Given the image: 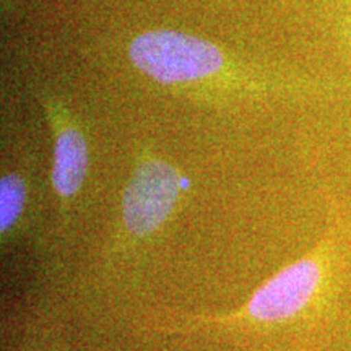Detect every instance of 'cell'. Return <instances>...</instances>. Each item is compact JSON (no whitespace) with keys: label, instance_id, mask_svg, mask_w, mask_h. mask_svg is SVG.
I'll use <instances>...</instances> for the list:
<instances>
[{"label":"cell","instance_id":"obj_2","mask_svg":"<svg viewBox=\"0 0 351 351\" xmlns=\"http://www.w3.org/2000/svg\"><path fill=\"white\" fill-rule=\"evenodd\" d=\"M179 195V178L173 166L147 161L132 176L124 192L122 212L134 234H150L163 225Z\"/></svg>","mask_w":351,"mask_h":351},{"label":"cell","instance_id":"obj_5","mask_svg":"<svg viewBox=\"0 0 351 351\" xmlns=\"http://www.w3.org/2000/svg\"><path fill=\"white\" fill-rule=\"evenodd\" d=\"M25 205V186L19 176H5L0 181V231L15 225Z\"/></svg>","mask_w":351,"mask_h":351},{"label":"cell","instance_id":"obj_1","mask_svg":"<svg viewBox=\"0 0 351 351\" xmlns=\"http://www.w3.org/2000/svg\"><path fill=\"white\" fill-rule=\"evenodd\" d=\"M130 59L147 75L165 83L207 77L223 64L213 44L178 32L142 34L132 43Z\"/></svg>","mask_w":351,"mask_h":351},{"label":"cell","instance_id":"obj_3","mask_svg":"<svg viewBox=\"0 0 351 351\" xmlns=\"http://www.w3.org/2000/svg\"><path fill=\"white\" fill-rule=\"evenodd\" d=\"M324 267L317 257H302L257 289L245 313L257 320H285L300 314L317 295Z\"/></svg>","mask_w":351,"mask_h":351},{"label":"cell","instance_id":"obj_4","mask_svg":"<svg viewBox=\"0 0 351 351\" xmlns=\"http://www.w3.org/2000/svg\"><path fill=\"white\" fill-rule=\"evenodd\" d=\"M88 152L85 140L77 130L70 129L59 135L54 152L52 182L60 195H73L82 186L86 173Z\"/></svg>","mask_w":351,"mask_h":351}]
</instances>
